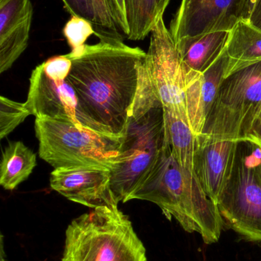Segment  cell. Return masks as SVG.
<instances>
[{"instance_id": "obj_11", "label": "cell", "mask_w": 261, "mask_h": 261, "mask_svg": "<svg viewBox=\"0 0 261 261\" xmlns=\"http://www.w3.org/2000/svg\"><path fill=\"white\" fill-rule=\"evenodd\" d=\"M240 0H182L170 24L177 42L186 36L230 32L239 20Z\"/></svg>"}, {"instance_id": "obj_12", "label": "cell", "mask_w": 261, "mask_h": 261, "mask_svg": "<svg viewBox=\"0 0 261 261\" xmlns=\"http://www.w3.org/2000/svg\"><path fill=\"white\" fill-rule=\"evenodd\" d=\"M239 143L204 135L195 137V174L214 203L217 204L231 174Z\"/></svg>"}, {"instance_id": "obj_19", "label": "cell", "mask_w": 261, "mask_h": 261, "mask_svg": "<svg viewBox=\"0 0 261 261\" xmlns=\"http://www.w3.org/2000/svg\"><path fill=\"white\" fill-rule=\"evenodd\" d=\"M165 138L179 165L194 173L195 135L188 124L176 115L165 111Z\"/></svg>"}, {"instance_id": "obj_17", "label": "cell", "mask_w": 261, "mask_h": 261, "mask_svg": "<svg viewBox=\"0 0 261 261\" xmlns=\"http://www.w3.org/2000/svg\"><path fill=\"white\" fill-rule=\"evenodd\" d=\"M37 165L36 154L21 141H10L5 147L0 164V184L15 190L30 176Z\"/></svg>"}, {"instance_id": "obj_16", "label": "cell", "mask_w": 261, "mask_h": 261, "mask_svg": "<svg viewBox=\"0 0 261 261\" xmlns=\"http://www.w3.org/2000/svg\"><path fill=\"white\" fill-rule=\"evenodd\" d=\"M224 79L261 62V30L250 20L239 19L229 32L225 47Z\"/></svg>"}, {"instance_id": "obj_21", "label": "cell", "mask_w": 261, "mask_h": 261, "mask_svg": "<svg viewBox=\"0 0 261 261\" xmlns=\"http://www.w3.org/2000/svg\"><path fill=\"white\" fill-rule=\"evenodd\" d=\"M30 116L26 104L11 100L2 96L0 97V138H6L28 116Z\"/></svg>"}, {"instance_id": "obj_4", "label": "cell", "mask_w": 261, "mask_h": 261, "mask_svg": "<svg viewBox=\"0 0 261 261\" xmlns=\"http://www.w3.org/2000/svg\"><path fill=\"white\" fill-rule=\"evenodd\" d=\"M40 158L54 169L91 167L111 170L124 139H114L70 122L35 119Z\"/></svg>"}, {"instance_id": "obj_5", "label": "cell", "mask_w": 261, "mask_h": 261, "mask_svg": "<svg viewBox=\"0 0 261 261\" xmlns=\"http://www.w3.org/2000/svg\"><path fill=\"white\" fill-rule=\"evenodd\" d=\"M261 146L239 141L229 178L218 199L223 222L244 239L261 242Z\"/></svg>"}, {"instance_id": "obj_3", "label": "cell", "mask_w": 261, "mask_h": 261, "mask_svg": "<svg viewBox=\"0 0 261 261\" xmlns=\"http://www.w3.org/2000/svg\"><path fill=\"white\" fill-rule=\"evenodd\" d=\"M61 261H147L128 216L99 207L74 219L66 230Z\"/></svg>"}, {"instance_id": "obj_18", "label": "cell", "mask_w": 261, "mask_h": 261, "mask_svg": "<svg viewBox=\"0 0 261 261\" xmlns=\"http://www.w3.org/2000/svg\"><path fill=\"white\" fill-rule=\"evenodd\" d=\"M171 0H125L128 33L132 41L144 40L151 33L156 21Z\"/></svg>"}, {"instance_id": "obj_29", "label": "cell", "mask_w": 261, "mask_h": 261, "mask_svg": "<svg viewBox=\"0 0 261 261\" xmlns=\"http://www.w3.org/2000/svg\"><path fill=\"white\" fill-rule=\"evenodd\" d=\"M260 174H261V162H260Z\"/></svg>"}, {"instance_id": "obj_1", "label": "cell", "mask_w": 261, "mask_h": 261, "mask_svg": "<svg viewBox=\"0 0 261 261\" xmlns=\"http://www.w3.org/2000/svg\"><path fill=\"white\" fill-rule=\"evenodd\" d=\"M98 44H86L72 56L67 81L78 99L80 127L124 139L138 87V66L147 53L129 47L117 32L99 31Z\"/></svg>"}, {"instance_id": "obj_7", "label": "cell", "mask_w": 261, "mask_h": 261, "mask_svg": "<svg viewBox=\"0 0 261 261\" xmlns=\"http://www.w3.org/2000/svg\"><path fill=\"white\" fill-rule=\"evenodd\" d=\"M165 139L162 107L132 113L110 186L118 202H127L160 155Z\"/></svg>"}, {"instance_id": "obj_24", "label": "cell", "mask_w": 261, "mask_h": 261, "mask_svg": "<svg viewBox=\"0 0 261 261\" xmlns=\"http://www.w3.org/2000/svg\"><path fill=\"white\" fill-rule=\"evenodd\" d=\"M112 18L118 29L122 31L126 36L128 33L125 0H107Z\"/></svg>"}, {"instance_id": "obj_25", "label": "cell", "mask_w": 261, "mask_h": 261, "mask_svg": "<svg viewBox=\"0 0 261 261\" xmlns=\"http://www.w3.org/2000/svg\"><path fill=\"white\" fill-rule=\"evenodd\" d=\"M259 0H240L239 9V19L250 20L251 14Z\"/></svg>"}, {"instance_id": "obj_28", "label": "cell", "mask_w": 261, "mask_h": 261, "mask_svg": "<svg viewBox=\"0 0 261 261\" xmlns=\"http://www.w3.org/2000/svg\"><path fill=\"white\" fill-rule=\"evenodd\" d=\"M3 236L1 234L0 239V261H9L6 258V253L4 251V240H3Z\"/></svg>"}, {"instance_id": "obj_14", "label": "cell", "mask_w": 261, "mask_h": 261, "mask_svg": "<svg viewBox=\"0 0 261 261\" xmlns=\"http://www.w3.org/2000/svg\"><path fill=\"white\" fill-rule=\"evenodd\" d=\"M226 66L225 51L222 58L203 74L187 84L185 92L188 125L195 136L202 135L207 118L224 80Z\"/></svg>"}, {"instance_id": "obj_9", "label": "cell", "mask_w": 261, "mask_h": 261, "mask_svg": "<svg viewBox=\"0 0 261 261\" xmlns=\"http://www.w3.org/2000/svg\"><path fill=\"white\" fill-rule=\"evenodd\" d=\"M72 65V60L64 55L53 57L34 69L25 102L30 115L36 119L70 122L81 128L77 119L76 93L67 79Z\"/></svg>"}, {"instance_id": "obj_15", "label": "cell", "mask_w": 261, "mask_h": 261, "mask_svg": "<svg viewBox=\"0 0 261 261\" xmlns=\"http://www.w3.org/2000/svg\"><path fill=\"white\" fill-rule=\"evenodd\" d=\"M229 32H213L186 36L177 41L178 50L185 68L186 85L191 80L208 71L224 55Z\"/></svg>"}, {"instance_id": "obj_20", "label": "cell", "mask_w": 261, "mask_h": 261, "mask_svg": "<svg viewBox=\"0 0 261 261\" xmlns=\"http://www.w3.org/2000/svg\"><path fill=\"white\" fill-rule=\"evenodd\" d=\"M63 34L72 48L69 54L75 56L82 52L87 44L85 43L87 39L93 34H96V31L90 21L76 15H72L63 29Z\"/></svg>"}, {"instance_id": "obj_10", "label": "cell", "mask_w": 261, "mask_h": 261, "mask_svg": "<svg viewBox=\"0 0 261 261\" xmlns=\"http://www.w3.org/2000/svg\"><path fill=\"white\" fill-rule=\"evenodd\" d=\"M110 170L99 167L55 169L51 173L52 190L72 202L89 208H118L110 186Z\"/></svg>"}, {"instance_id": "obj_23", "label": "cell", "mask_w": 261, "mask_h": 261, "mask_svg": "<svg viewBox=\"0 0 261 261\" xmlns=\"http://www.w3.org/2000/svg\"><path fill=\"white\" fill-rule=\"evenodd\" d=\"M93 3L99 24V27L95 31L108 30L117 32L118 29L112 18L107 0H93Z\"/></svg>"}, {"instance_id": "obj_2", "label": "cell", "mask_w": 261, "mask_h": 261, "mask_svg": "<svg viewBox=\"0 0 261 261\" xmlns=\"http://www.w3.org/2000/svg\"><path fill=\"white\" fill-rule=\"evenodd\" d=\"M133 199L156 204L167 219L174 218L188 232L199 233L205 244L219 240L224 222L217 205L205 194L196 174L179 165L165 138L156 164L129 197Z\"/></svg>"}, {"instance_id": "obj_27", "label": "cell", "mask_w": 261, "mask_h": 261, "mask_svg": "<svg viewBox=\"0 0 261 261\" xmlns=\"http://www.w3.org/2000/svg\"><path fill=\"white\" fill-rule=\"evenodd\" d=\"M250 21L254 25L261 30V0H259L258 3L256 5L255 8L251 14Z\"/></svg>"}, {"instance_id": "obj_6", "label": "cell", "mask_w": 261, "mask_h": 261, "mask_svg": "<svg viewBox=\"0 0 261 261\" xmlns=\"http://www.w3.org/2000/svg\"><path fill=\"white\" fill-rule=\"evenodd\" d=\"M261 114V62L222 81L202 135L250 141Z\"/></svg>"}, {"instance_id": "obj_22", "label": "cell", "mask_w": 261, "mask_h": 261, "mask_svg": "<svg viewBox=\"0 0 261 261\" xmlns=\"http://www.w3.org/2000/svg\"><path fill=\"white\" fill-rule=\"evenodd\" d=\"M66 10L72 15L81 17L90 21L98 29V16L93 6V0H62Z\"/></svg>"}, {"instance_id": "obj_26", "label": "cell", "mask_w": 261, "mask_h": 261, "mask_svg": "<svg viewBox=\"0 0 261 261\" xmlns=\"http://www.w3.org/2000/svg\"><path fill=\"white\" fill-rule=\"evenodd\" d=\"M250 141L261 146V114L251 132Z\"/></svg>"}, {"instance_id": "obj_13", "label": "cell", "mask_w": 261, "mask_h": 261, "mask_svg": "<svg viewBox=\"0 0 261 261\" xmlns=\"http://www.w3.org/2000/svg\"><path fill=\"white\" fill-rule=\"evenodd\" d=\"M32 17L30 0H0V73L9 70L27 48Z\"/></svg>"}, {"instance_id": "obj_8", "label": "cell", "mask_w": 261, "mask_h": 261, "mask_svg": "<svg viewBox=\"0 0 261 261\" xmlns=\"http://www.w3.org/2000/svg\"><path fill=\"white\" fill-rule=\"evenodd\" d=\"M141 67L165 111L188 124L185 110L186 73L176 41L161 16L150 33V43Z\"/></svg>"}]
</instances>
